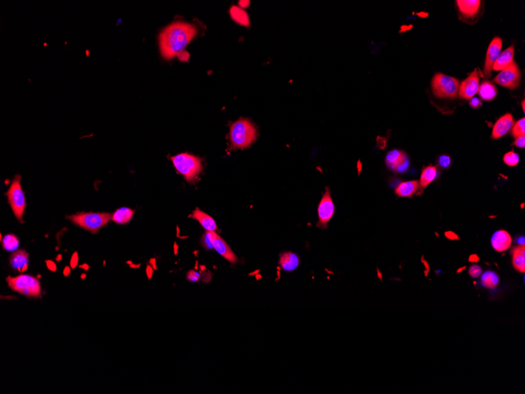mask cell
<instances>
[{
  "label": "cell",
  "mask_w": 525,
  "mask_h": 394,
  "mask_svg": "<svg viewBox=\"0 0 525 394\" xmlns=\"http://www.w3.org/2000/svg\"><path fill=\"white\" fill-rule=\"evenodd\" d=\"M197 33L198 30L194 25L183 21H176L168 25L159 35L161 55L166 59L181 55Z\"/></svg>",
  "instance_id": "1"
},
{
  "label": "cell",
  "mask_w": 525,
  "mask_h": 394,
  "mask_svg": "<svg viewBox=\"0 0 525 394\" xmlns=\"http://www.w3.org/2000/svg\"><path fill=\"white\" fill-rule=\"evenodd\" d=\"M257 138V129L246 119H240L230 127V139L234 149L246 148Z\"/></svg>",
  "instance_id": "2"
},
{
  "label": "cell",
  "mask_w": 525,
  "mask_h": 394,
  "mask_svg": "<svg viewBox=\"0 0 525 394\" xmlns=\"http://www.w3.org/2000/svg\"><path fill=\"white\" fill-rule=\"evenodd\" d=\"M460 82L454 77L437 73L432 81L433 94L437 98H454L458 95Z\"/></svg>",
  "instance_id": "3"
},
{
  "label": "cell",
  "mask_w": 525,
  "mask_h": 394,
  "mask_svg": "<svg viewBox=\"0 0 525 394\" xmlns=\"http://www.w3.org/2000/svg\"><path fill=\"white\" fill-rule=\"evenodd\" d=\"M173 165L187 181H191L201 173V160L189 154H179L172 158Z\"/></svg>",
  "instance_id": "4"
},
{
  "label": "cell",
  "mask_w": 525,
  "mask_h": 394,
  "mask_svg": "<svg viewBox=\"0 0 525 394\" xmlns=\"http://www.w3.org/2000/svg\"><path fill=\"white\" fill-rule=\"evenodd\" d=\"M111 218L112 214L106 213H81L69 217V219H71L73 223L93 233L107 224Z\"/></svg>",
  "instance_id": "5"
},
{
  "label": "cell",
  "mask_w": 525,
  "mask_h": 394,
  "mask_svg": "<svg viewBox=\"0 0 525 394\" xmlns=\"http://www.w3.org/2000/svg\"><path fill=\"white\" fill-rule=\"evenodd\" d=\"M7 283L12 290L25 296L37 298L41 293V283L38 279L30 275H21L14 278L8 277Z\"/></svg>",
  "instance_id": "6"
},
{
  "label": "cell",
  "mask_w": 525,
  "mask_h": 394,
  "mask_svg": "<svg viewBox=\"0 0 525 394\" xmlns=\"http://www.w3.org/2000/svg\"><path fill=\"white\" fill-rule=\"evenodd\" d=\"M6 195L16 218L18 220L22 222V218L25 212V198L23 190L21 188V177L19 175H16L10 185V189L6 193Z\"/></svg>",
  "instance_id": "7"
},
{
  "label": "cell",
  "mask_w": 525,
  "mask_h": 394,
  "mask_svg": "<svg viewBox=\"0 0 525 394\" xmlns=\"http://www.w3.org/2000/svg\"><path fill=\"white\" fill-rule=\"evenodd\" d=\"M520 81L521 72L515 62H512L510 66L501 70L494 79L495 83L510 89L517 88L519 86Z\"/></svg>",
  "instance_id": "8"
},
{
  "label": "cell",
  "mask_w": 525,
  "mask_h": 394,
  "mask_svg": "<svg viewBox=\"0 0 525 394\" xmlns=\"http://www.w3.org/2000/svg\"><path fill=\"white\" fill-rule=\"evenodd\" d=\"M334 211L335 207L334 202L332 200L330 190L327 188L318 207V223L320 227H326L327 226L328 222L334 216Z\"/></svg>",
  "instance_id": "9"
},
{
  "label": "cell",
  "mask_w": 525,
  "mask_h": 394,
  "mask_svg": "<svg viewBox=\"0 0 525 394\" xmlns=\"http://www.w3.org/2000/svg\"><path fill=\"white\" fill-rule=\"evenodd\" d=\"M480 88L479 74L477 69L470 74L459 86V96L465 99H471L478 92Z\"/></svg>",
  "instance_id": "10"
},
{
  "label": "cell",
  "mask_w": 525,
  "mask_h": 394,
  "mask_svg": "<svg viewBox=\"0 0 525 394\" xmlns=\"http://www.w3.org/2000/svg\"><path fill=\"white\" fill-rule=\"evenodd\" d=\"M386 160L388 167L397 173L406 171L408 168V158L404 152L400 150H392L386 156Z\"/></svg>",
  "instance_id": "11"
},
{
  "label": "cell",
  "mask_w": 525,
  "mask_h": 394,
  "mask_svg": "<svg viewBox=\"0 0 525 394\" xmlns=\"http://www.w3.org/2000/svg\"><path fill=\"white\" fill-rule=\"evenodd\" d=\"M502 46V41L499 37H495V38L493 39V41H491V44L489 45L488 48H487V55H486V60H485L484 69H483L484 75L486 77H489V76L491 75L493 66H494V62H496L498 56L500 54Z\"/></svg>",
  "instance_id": "12"
},
{
  "label": "cell",
  "mask_w": 525,
  "mask_h": 394,
  "mask_svg": "<svg viewBox=\"0 0 525 394\" xmlns=\"http://www.w3.org/2000/svg\"><path fill=\"white\" fill-rule=\"evenodd\" d=\"M212 239H213V247L217 250L219 254L231 263H236L238 262V258L236 257L234 253L232 251L230 246L226 242L221 238L215 231H211Z\"/></svg>",
  "instance_id": "13"
},
{
  "label": "cell",
  "mask_w": 525,
  "mask_h": 394,
  "mask_svg": "<svg viewBox=\"0 0 525 394\" xmlns=\"http://www.w3.org/2000/svg\"><path fill=\"white\" fill-rule=\"evenodd\" d=\"M514 125V120L511 114H507L502 116V118H499L494 125L492 131L493 138L496 139V138L504 136L510 131Z\"/></svg>",
  "instance_id": "14"
},
{
  "label": "cell",
  "mask_w": 525,
  "mask_h": 394,
  "mask_svg": "<svg viewBox=\"0 0 525 394\" xmlns=\"http://www.w3.org/2000/svg\"><path fill=\"white\" fill-rule=\"evenodd\" d=\"M512 239L510 234L504 230H499L493 235L491 245L498 252H504L511 246Z\"/></svg>",
  "instance_id": "15"
},
{
  "label": "cell",
  "mask_w": 525,
  "mask_h": 394,
  "mask_svg": "<svg viewBox=\"0 0 525 394\" xmlns=\"http://www.w3.org/2000/svg\"><path fill=\"white\" fill-rule=\"evenodd\" d=\"M299 257L295 253H283L280 256L279 264L284 271H294L299 266Z\"/></svg>",
  "instance_id": "16"
},
{
  "label": "cell",
  "mask_w": 525,
  "mask_h": 394,
  "mask_svg": "<svg viewBox=\"0 0 525 394\" xmlns=\"http://www.w3.org/2000/svg\"><path fill=\"white\" fill-rule=\"evenodd\" d=\"M514 46H511L500 53L498 58H497L496 62H494L492 69L495 71H501L514 62Z\"/></svg>",
  "instance_id": "17"
},
{
  "label": "cell",
  "mask_w": 525,
  "mask_h": 394,
  "mask_svg": "<svg viewBox=\"0 0 525 394\" xmlns=\"http://www.w3.org/2000/svg\"><path fill=\"white\" fill-rule=\"evenodd\" d=\"M456 2L462 14L467 17H474L478 14L481 6L480 0H458Z\"/></svg>",
  "instance_id": "18"
},
{
  "label": "cell",
  "mask_w": 525,
  "mask_h": 394,
  "mask_svg": "<svg viewBox=\"0 0 525 394\" xmlns=\"http://www.w3.org/2000/svg\"><path fill=\"white\" fill-rule=\"evenodd\" d=\"M10 264L14 269L23 272L26 271L29 264V255L23 250L14 253L10 257Z\"/></svg>",
  "instance_id": "19"
},
{
  "label": "cell",
  "mask_w": 525,
  "mask_h": 394,
  "mask_svg": "<svg viewBox=\"0 0 525 394\" xmlns=\"http://www.w3.org/2000/svg\"><path fill=\"white\" fill-rule=\"evenodd\" d=\"M420 187L419 181H406L401 183L395 189V194L402 198L414 196Z\"/></svg>",
  "instance_id": "20"
},
{
  "label": "cell",
  "mask_w": 525,
  "mask_h": 394,
  "mask_svg": "<svg viewBox=\"0 0 525 394\" xmlns=\"http://www.w3.org/2000/svg\"><path fill=\"white\" fill-rule=\"evenodd\" d=\"M192 217L201 223V226L206 230V231H215L217 230V225L215 220L210 216L205 214L204 212L197 209L194 210Z\"/></svg>",
  "instance_id": "21"
},
{
  "label": "cell",
  "mask_w": 525,
  "mask_h": 394,
  "mask_svg": "<svg viewBox=\"0 0 525 394\" xmlns=\"http://www.w3.org/2000/svg\"><path fill=\"white\" fill-rule=\"evenodd\" d=\"M513 265L520 272L525 271V246H517L512 250Z\"/></svg>",
  "instance_id": "22"
},
{
  "label": "cell",
  "mask_w": 525,
  "mask_h": 394,
  "mask_svg": "<svg viewBox=\"0 0 525 394\" xmlns=\"http://www.w3.org/2000/svg\"><path fill=\"white\" fill-rule=\"evenodd\" d=\"M134 211L129 208H121L117 210L114 214H112L111 219L120 224H125L132 219Z\"/></svg>",
  "instance_id": "23"
},
{
  "label": "cell",
  "mask_w": 525,
  "mask_h": 394,
  "mask_svg": "<svg viewBox=\"0 0 525 394\" xmlns=\"http://www.w3.org/2000/svg\"><path fill=\"white\" fill-rule=\"evenodd\" d=\"M437 175V169L435 166H428L425 168L422 173L421 179H420V187L426 188L428 185L433 182L436 179Z\"/></svg>",
  "instance_id": "24"
},
{
  "label": "cell",
  "mask_w": 525,
  "mask_h": 394,
  "mask_svg": "<svg viewBox=\"0 0 525 394\" xmlns=\"http://www.w3.org/2000/svg\"><path fill=\"white\" fill-rule=\"evenodd\" d=\"M478 92H479L480 96L484 100H492L493 98L496 96L497 89L492 84L488 81H484L480 86Z\"/></svg>",
  "instance_id": "25"
},
{
  "label": "cell",
  "mask_w": 525,
  "mask_h": 394,
  "mask_svg": "<svg viewBox=\"0 0 525 394\" xmlns=\"http://www.w3.org/2000/svg\"><path fill=\"white\" fill-rule=\"evenodd\" d=\"M230 13L232 19L234 20V21H236L237 23L244 25V26H249V16H248L247 13H246L242 8L238 7V6H232V7L230 8Z\"/></svg>",
  "instance_id": "26"
},
{
  "label": "cell",
  "mask_w": 525,
  "mask_h": 394,
  "mask_svg": "<svg viewBox=\"0 0 525 394\" xmlns=\"http://www.w3.org/2000/svg\"><path fill=\"white\" fill-rule=\"evenodd\" d=\"M481 281L482 285L486 288L494 289L499 283V277L494 271H487L481 275Z\"/></svg>",
  "instance_id": "27"
},
{
  "label": "cell",
  "mask_w": 525,
  "mask_h": 394,
  "mask_svg": "<svg viewBox=\"0 0 525 394\" xmlns=\"http://www.w3.org/2000/svg\"><path fill=\"white\" fill-rule=\"evenodd\" d=\"M2 243L3 248L7 251H14L19 246V241L14 235H6L2 239Z\"/></svg>",
  "instance_id": "28"
},
{
  "label": "cell",
  "mask_w": 525,
  "mask_h": 394,
  "mask_svg": "<svg viewBox=\"0 0 525 394\" xmlns=\"http://www.w3.org/2000/svg\"><path fill=\"white\" fill-rule=\"evenodd\" d=\"M525 119L522 118V119L519 120V121L515 124L514 128L512 129V135L514 137L520 136V135H525Z\"/></svg>",
  "instance_id": "29"
},
{
  "label": "cell",
  "mask_w": 525,
  "mask_h": 394,
  "mask_svg": "<svg viewBox=\"0 0 525 394\" xmlns=\"http://www.w3.org/2000/svg\"><path fill=\"white\" fill-rule=\"evenodd\" d=\"M505 163L509 166H516L519 163V156L517 153L511 151V152H508L507 154H505L504 158Z\"/></svg>",
  "instance_id": "30"
},
{
  "label": "cell",
  "mask_w": 525,
  "mask_h": 394,
  "mask_svg": "<svg viewBox=\"0 0 525 394\" xmlns=\"http://www.w3.org/2000/svg\"><path fill=\"white\" fill-rule=\"evenodd\" d=\"M201 245L206 250H212L213 247V239H212L211 231H206L201 238Z\"/></svg>",
  "instance_id": "31"
},
{
  "label": "cell",
  "mask_w": 525,
  "mask_h": 394,
  "mask_svg": "<svg viewBox=\"0 0 525 394\" xmlns=\"http://www.w3.org/2000/svg\"><path fill=\"white\" fill-rule=\"evenodd\" d=\"M469 274L473 278H478L482 274V268L479 265H473L469 269Z\"/></svg>",
  "instance_id": "32"
},
{
  "label": "cell",
  "mask_w": 525,
  "mask_h": 394,
  "mask_svg": "<svg viewBox=\"0 0 525 394\" xmlns=\"http://www.w3.org/2000/svg\"><path fill=\"white\" fill-rule=\"evenodd\" d=\"M186 278L190 282H198V281L200 280L201 275H200L198 271L191 270V271H188L187 274H186Z\"/></svg>",
  "instance_id": "33"
},
{
  "label": "cell",
  "mask_w": 525,
  "mask_h": 394,
  "mask_svg": "<svg viewBox=\"0 0 525 394\" xmlns=\"http://www.w3.org/2000/svg\"><path fill=\"white\" fill-rule=\"evenodd\" d=\"M439 164L441 167H448L450 164V158L447 155L441 156L439 159Z\"/></svg>",
  "instance_id": "34"
},
{
  "label": "cell",
  "mask_w": 525,
  "mask_h": 394,
  "mask_svg": "<svg viewBox=\"0 0 525 394\" xmlns=\"http://www.w3.org/2000/svg\"><path fill=\"white\" fill-rule=\"evenodd\" d=\"M514 144L516 146H518L520 148H525V135H522L520 136L517 137L516 138L515 143Z\"/></svg>",
  "instance_id": "35"
},
{
  "label": "cell",
  "mask_w": 525,
  "mask_h": 394,
  "mask_svg": "<svg viewBox=\"0 0 525 394\" xmlns=\"http://www.w3.org/2000/svg\"><path fill=\"white\" fill-rule=\"evenodd\" d=\"M481 104H482L481 103V101L478 98H472L470 102V106L473 108H475V109L479 108L481 106Z\"/></svg>",
  "instance_id": "36"
},
{
  "label": "cell",
  "mask_w": 525,
  "mask_h": 394,
  "mask_svg": "<svg viewBox=\"0 0 525 394\" xmlns=\"http://www.w3.org/2000/svg\"><path fill=\"white\" fill-rule=\"evenodd\" d=\"M445 235L449 239H451V240H457V239H459L458 235L455 233L452 232V231H447V232L445 233Z\"/></svg>",
  "instance_id": "37"
},
{
  "label": "cell",
  "mask_w": 525,
  "mask_h": 394,
  "mask_svg": "<svg viewBox=\"0 0 525 394\" xmlns=\"http://www.w3.org/2000/svg\"><path fill=\"white\" fill-rule=\"evenodd\" d=\"M479 257H478L477 254H474V255H471V256L470 257V262H473V263H476V262H479Z\"/></svg>",
  "instance_id": "38"
},
{
  "label": "cell",
  "mask_w": 525,
  "mask_h": 394,
  "mask_svg": "<svg viewBox=\"0 0 525 394\" xmlns=\"http://www.w3.org/2000/svg\"><path fill=\"white\" fill-rule=\"evenodd\" d=\"M239 5L242 8H247L249 6V1H240Z\"/></svg>",
  "instance_id": "39"
},
{
  "label": "cell",
  "mask_w": 525,
  "mask_h": 394,
  "mask_svg": "<svg viewBox=\"0 0 525 394\" xmlns=\"http://www.w3.org/2000/svg\"><path fill=\"white\" fill-rule=\"evenodd\" d=\"M517 241H518L519 246H525V237H519Z\"/></svg>",
  "instance_id": "40"
},
{
  "label": "cell",
  "mask_w": 525,
  "mask_h": 394,
  "mask_svg": "<svg viewBox=\"0 0 525 394\" xmlns=\"http://www.w3.org/2000/svg\"><path fill=\"white\" fill-rule=\"evenodd\" d=\"M522 107H523L524 111H525V101L522 102Z\"/></svg>",
  "instance_id": "41"
}]
</instances>
